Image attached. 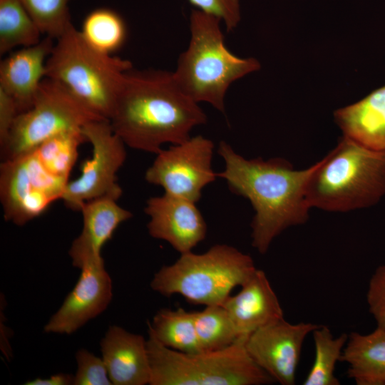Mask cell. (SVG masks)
Here are the masks:
<instances>
[{"mask_svg":"<svg viewBox=\"0 0 385 385\" xmlns=\"http://www.w3.org/2000/svg\"><path fill=\"white\" fill-rule=\"evenodd\" d=\"M108 120L125 145L157 154L163 144L188 140L207 116L173 72L132 68L124 76Z\"/></svg>","mask_w":385,"mask_h":385,"instance_id":"6da1fadb","label":"cell"},{"mask_svg":"<svg viewBox=\"0 0 385 385\" xmlns=\"http://www.w3.org/2000/svg\"><path fill=\"white\" fill-rule=\"evenodd\" d=\"M217 153L225 161L217 177L226 180L232 192L248 199L254 208L252 245L260 253H266L284 230L308 220L311 207L307 185L312 165L295 170L283 158L246 159L224 141Z\"/></svg>","mask_w":385,"mask_h":385,"instance_id":"7a4b0ae2","label":"cell"},{"mask_svg":"<svg viewBox=\"0 0 385 385\" xmlns=\"http://www.w3.org/2000/svg\"><path fill=\"white\" fill-rule=\"evenodd\" d=\"M385 195V152L347 137L312 165L307 185L309 207L348 212L376 204Z\"/></svg>","mask_w":385,"mask_h":385,"instance_id":"3957f363","label":"cell"},{"mask_svg":"<svg viewBox=\"0 0 385 385\" xmlns=\"http://www.w3.org/2000/svg\"><path fill=\"white\" fill-rule=\"evenodd\" d=\"M221 20L193 9L190 16V39L178 59L174 78L180 88L196 103L206 102L225 111V97L235 81L260 68L254 58L231 53L224 43Z\"/></svg>","mask_w":385,"mask_h":385,"instance_id":"277c9868","label":"cell"},{"mask_svg":"<svg viewBox=\"0 0 385 385\" xmlns=\"http://www.w3.org/2000/svg\"><path fill=\"white\" fill-rule=\"evenodd\" d=\"M46 68V78L60 83L91 112L109 120L133 64L94 48L72 24L55 40Z\"/></svg>","mask_w":385,"mask_h":385,"instance_id":"5b68a950","label":"cell"},{"mask_svg":"<svg viewBox=\"0 0 385 385\" xmlns=\"http://www.w3.org/2000/svg\"><path fill=\"white\" fill-rule=\"evenodd\" d=\"M173 264L163 266L150 287L170 297L178 294L189 303L222 305L237 286L242 287L257 270L252 257L227 245H215L202 254H180Z\"/></svg>","mask_w":385,"mask_h":385,"instance_id":"8992f818","label":"cell"},{"mask_svg":"<svg viewBox=\"0 0 385 385\" xmlns=\"http://www.w3.org/2000/svg\"><path fill=\"white\" fill-rule=\"evenodd\" d=\"M247 338L217 350L188 354L162 344L148 332L150 385H262L275 382L250 357Z\"/></svg>","mask_w":385,"mask_h":385,"instance_id":"52a82bcc","label":"cell"},{"mask_svg":"<svg viewBox=\"0 0 385 385\" xmlns=\"http://www.w3.org/2000/svg\"><path fill=\"white\" fill-rule=\"evenodd\" d=\"M101 119L62 84L45 78L31 108L17 115L1 148L2 160L32 151L52 137L81 130L86 123Z\"/></svg>","mask_w":385,"mask_h":385,"instance_id":"ba28073f","label":"cell"},{"mask_svg":"<svg viewBox=\"0 0 385 385\" xmlns=\"http://www.w3.org/2000/svg\"><path fill=\"white\" fill-rule=\"evenodd\" d=\"M69 180L49 173L34 150L3 160L0 198L6 221L22 226L62 199Z\"/></svg>","mask_w":385,"mask_h":385,"instance_id":"9c48e42d","label":"cell"},{"mask_svg":"<svg viewBox=\"0 0 385 385\" xmlns=\"http://www.w3.org/2000/svg\"><path fill=\"white\" fill-rule=\"evenodd\" d=\"M81 131L91 144V157L82 163L81 175L68 181L61 199L67 207L77 211L92 199L104 196L119 199L123 191L117 173L126 158L125 145L108 120H92Z\"/></svg>","mask_w":385,"mask_h":385,"instance_id":"30bf717a","label":"cell"},{"mask_svg":"<svg viewBox=\"0 0 385 385\" xmlns=\"http://www.w3.org/2000/svg\"><path fill=\"white\" fill-rule=\"evenodd\" d=\"M213 150L210 140L202 135L190 137L158 153L145 178L162 187L165 193L196 203L202 189L217 177L212 168Z\"/></svg>","mask_w":385,"mask_h":385,"instance_id":"8fae6325","label":"cell"},{"mask_svg":"<svg viewBox=\"0 0 385 385\" xmlns=\"http://www.w3.org/2000/svg\"><path fill=\"white\" fill-rule=\"evenodd\" d=\"M73 289L43 327L48 334L70 335L103 313L113 298L112 279L101 257L82 261Z\"/></svg>","mask_w":385,"mask_h":385,"instance_id":"7c38bea8","label":"cell"},{"mask_svg":"<svg viewBox=\"0 0 385 385\" xmlns=\"http://www.w3.org/2000/svg\"><path fill=\"white\" fill-rule=\"evenodd\" d=\"M318 326L291 324L284 318L252 333L245 347L252 360L275 382L293 385L304 341Z\"/></svg>","mask_w":385,"mask_h":385,"instance_id":"4fadbf2b","label":"cell"},{"mask_svg":"<svg viewBox=\"0 0 385 385\" xmlns=\"http://www.w3.org/2000/svg\"><path fill=\"white\" fill-rule=\"evenodd\" d=\"M145 212L153 238L168 242L180 254L192 252L207 233L205 221L195 202L164 193L147 200Z\"/></svg>","mask_w":385,"mask_h":385,"instance_id":"5bb4252c","label":"cell"},{"mask_svg":"<svg viewBox=\"0 0 385 385\" xmlns=\"http://www.w3.org/2000/svg\"><path fill=\"white\" fill-rule=\"evenodd\" d=\"M55 39L46 36L35 45L11 52L0 63V89L16 102L19 113L32 106Z\"/></svg>","mask_w":385,"mask_h":385,"instance_id":"9a60e30c","label":"cell"},{"mask_svg":"<svg viewBox=\"0 0 385 385\" xmlns=\"http://www.w3.org/2000/svg\"><path fill=\"white\" fill-rule=\"evenodd\" d=\"M241 287L222 304L239 337L247 338L258 329L284 319L279 299L262 270L257 269Z\"/></svg>","mask_w":385,"mask_h":385,"instance_id":"2e32d148","label":"cell"},{"mask_svg":"<svg viewBox=\"0 0 385 385\" xmlns=\"http://www.w3.org/2000/svg\"><path fill=\"white\" fill-rule=\"evenodd\" d=\"M147 340L142 335L111 325L100 342L102 358L113 385L150 384Z\"/></svg>","mask_w":385,"mask_h":385,"instance_id":"e0dca14e","label":"cell"},{"mask_svg":"<svg viewBox=\"0 0 385 385\" xmlns=\"http://www.w3.org/2000/svg\"><path fill=\"white\" fill-rule=\"evenodd\" d=\"M111 197H100L83 204L80 212L83 227L68 251L75 267L86 259L101 257L103 245L110 240L118 227L133 214Z\"/></svg>","mask_w":385,"mask_h":385,"instance_id":"ac0fdd59","label":"cell"},{"mask_svg":"<svg viewBox=\"0 0 385 385\" xmlns=\"http://www.w3.org/2000/svg\"><path fill=\"white\" fill-rule=\"evenodd\" d=\"M343 135L369 148L385 152V86L334 112Z\"/></svg>","mask_w":385,"mask_h":385,"instance_id":"d6986e66","label":"cell"},{"mask_svg":"<svg viewBox=\"0 0 385 385\" xmlns=\"http://www.w3.org/2000/svg\"><path fill=\"white\" fill-rule=\"evenodd\" d=\"M341 361L348 364L347 374L357 385H385V329L370 334L351 332Z\"/></svg>","mask_w":385,"mask_h":385,"instance_id":"ffe728a7","label":"cell"},{"mask_svg":"<svg viewBox=\"0 0 385 385\" xmlns=\"http://www.w3.org/2000/svg\"><path fill=\"white\" fill-rule=\"evenodd\" d=\"M148 332L172 349L188 354L202 351L195 330L194 312L183 308L161 309L148 323Z\"/></svg>","mask_w":385,"mask_h":385,"instance_id":"44dd1931","label":"cell"},{"mask_svg":"<svg viewBox=\"0 0 385 385\" xmlns=\"http://www.w3.org/2000/svg\"><path fill=\"white\" fill-rule=\"evenodd\" d=\"M42 33L21 0H0V55L41 41Z\"/></svg>","mask_w":385,"mask_h":385,"instance_id":"7402d4cb","label":"cell"},{"mask_svg":"<svg viewBox=\"0 0 385 385\" xmlns=\"http://www.w3.org/2000/svg\"><path fill=\"white\" fill-rule=\"evenodd\" d=\"M79 31L88 44L111 55L123 47L127 38V26L123 17L106 7L90 11L83 19Z\"/></svg>","mask_w":385,"mask_h":385,"instance_id":"603a6c76","label":"cell"},{"mask_svg":"<svg viewBox=\"0 0 385 385\" xmlns=\"http://www.w3.org/2000/svg\"><path fill=\"white\" fill-rule=\"evenodd\" d=\"M315 356L313 364L305 378L304 385H339L334 375L336 364L341 361L349 335L334 337L330 329L319 325L313 332Z\"/></svg>","mask_w":385,"mask_h":385,"instance_id":"cb8c5ba5","label":"cell"},{"mask_svg":"<svg viewBox=\"0 0 385 385\" xmlns=\"http://www.w3.org/2000/svg\"><path fill=\"white\" fill-rule=\"evenodd\" d=\"M85 141L81 130H71L49 138L33 150L49 173L68 180L78 158V148Z\"/></svg>","mask_w":385,"mask_h":385,"instance_id":"d4e9b609","label":"cell"},{"mask_svg":"<svg viewBox=\"0 0 385 385\" xmlns=\"http://www.w3.org/2000/svg\"><path fill=\"white\" fill-rule=\"evenodd\" d=\"M196 334L202 351H214L232 344L240 337L222 305L205 306L194 312Z\"/></svg>","mask_w":385,"mask_h":385,"instance_id":"484cf974","label":"cell"},{"mask_svg":"<svg viewBox=\"0 0 385 385\" xmlns=\"http://www.w3.org/2000/svg\"><path fill=\"white\" fill-rule=\"evenodd\" d=\"M42 34L58 38L71 24V0H21Z\"/></svg>","mask_w":385,"mask_h":385,"instance_id":"4316f807","label":"cell"},{"mask_svg":"<svg viewBox=\"0 0 385 385\" xmlns=\"http://www.w3.org/2000/svg\"><path fill=\"white\" fill-rule=\"evenodd\" d=\"M76 361L73 385H113L102 357L82 348L76 353Z\"/></svg>","mask_w":385,"mask_h":385,"instance_id":"83f0119b","label":"cell"},{"mask_svg":"<svg viewBox=\"0 0 385 385\" xmlns=\"http://www.w3.org/2000/svg\"><path fill=\"white\" fill-rule=\"evenodd\" d=\"M198 10L223 21L228 32L233 31L240 21V0H188Z\"/></svg>","mask_w":385,"mask_h":385,"instance_id":"f1b7e54d","label":"cell"},{"mask_svg":"<svg viewBox=\"0 0 385 385\" xmlns=\"http://www.w3.org/2000/svg\"><path fill=\"white\" fill-rule=\"evenodd\" d=\"M366 297L377 327L385 329V265L378 267L371 276Z\"/></svg>","mask_w":385,"mask_h":385,"instance_id":"f546056e","label":"cell"},{"mask_svg":"<svg viewBox=\"0 0 385 385\" xmlns=\"http://www.w3.org/2000/svg\"><path fill=\"white\" fill-rule=\"evenodd\" d=\"M19 114L14 100L0 89V146L6 143L14 121Z\"/></svg>","mask_w":385,"mask_h":385,"instance_id":"4dcf8cb0","label":"cell"},{"mask_svg":"<svg viewBox=\"0 0 385 385\" xmlns=\"http://www.w3.org/2000/svg\"><path fill=\"white\" fill-rule=\"evenodd\" d=\"M25 385H73V375L66 373H58L49 378L40 377L27 381Z\"/></svg>","mask_w":385,"mask_h":385,"instance_id":"1f68e13d","label":"cell"}]
</instances>
